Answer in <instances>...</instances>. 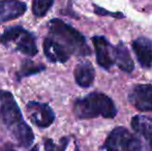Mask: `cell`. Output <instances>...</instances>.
Instances as JSON below:
<instances>
[{"label": "cell", "instance_id": "cell-1", "mask_svg": "<svg viewBox=\"0 0 152 151\" xmlns=\"http://www.w3.org/2000/svg\"><path fill=\"white\" fill-rule=\"evenodd\" d=\"M0 121L19 146L26 148L33 143L34 133L25 122L14 95L4 90H0Z\"/></svg>", "mask_w": 152, "mask_h": 151}, {"label": "cell", "instance_id": "cell-2", "mask_svg": "<svg viewBox=\"0 0 152 151\" xmlns=\"http://www.w3.org/2000/svg\"><path fill=\"white\" fill-rule=\"evenodd\" d=\"M74 113L79 119H92L97 117L115 118L117 108L114 101L102 92H91L79 98L74 104Z\"/></svg>", "mask_w": 152, "mask_h": 151}, {"label": "cell", "instance_id": "cell-3", "mask_svg": "<svg viewBox=\"0 0 152 151\" xmlns=\"http://www.w3.org/2000/svg\"><path fill=\"white\" fill-rule=\"evenodd\" d=\"M48 27L51 37L60 42L70 55L89 56L91 54L85 36L69 24L60 19H53L49 22Z\"/></svg>", "mask_w": 152, "mask_h": 151}, {"label": "cell", "instance_id": "cell-4", "mask_svg": "<svg viewBox=\"0 0 152 151\" xmlns=\"http://www.w3.org/2000/svg\"><path fill=\"white\" fill-rule=\"evenodd\" d=\"M0 42L4 47L22 53L27 56L37 54L36 38L30 31L21 26L8 27L0 35Z\"/></svg>", "mask_w": 152, "mask_h": 151}, {"label": "cell", "instance_id": "cell-5", "mask_svg": "<svg viewBox=\"0 0 152 151\" xmlns=\"http://www.w3.org/2000/svg\"><path fill=\"white\" fill-rule=\"evenodd\" d=\"M107 151H142V143L137 136L123 126H117L111 131L104 143Z\"/></svg>", "mask_w": 152, "mask_h": 151}, {"label": "cell", "instance_id": "cell-6", "mask_svg": "<svg viewBox=\"0 0 152 151\" xmlns=\"http://www.w3.org/2000/svg\"><path fill=\"white\" fill-rule=\"evenodd\" d=\"M27 115L34 125L40 128L49 127L55 119V114L49 105L38 101H29L26 106Z\"/></svg>", "mask_w": 152, "mask_h": 151}, {"label": "cell", "instance_id": "cell-7", "mask_svg": "<svg viewBox=\"0 0 152 151\" xmlns=\"http://www.w3.org/2000/svg\"><path fill=\"white\" fill-rule=\"evenodd\" d=\"M128 101L139 111L152 112V85H134L128 93Z\"/></svg>", "mask_w": 152, "mask_h": 151}, {"label": "cell", "instance_id": "cell-8", "mask_svg": "<svg viewBox=\"0 0 152 151\" xmlns=\"http://www.w3.org/2000/svg\"><path fill=\"white\" fill-rule=\"evenodd\" d=\"M92 44L95 50L97 64L106 71H109L114 63V46L102 35H95L92 37Z\"/></svg>", "mask_w": 152, "mask_h": 151}, {"label": "cell", "instance_id": "cell-9", "mask_svg": "<svg viewBox=\"0 0 152 151\" xmlns=\"http://www.w3.org/2000/svg\"><path fill=\"white\" fill-rule=\"evenodd\" d=\"M136 57L143 69L152 66V39L146 36H140L134 39L132 44Z\"/></svg>", "mask_w": 152, "mask_h": 151}, {"label": "cell", "instance_id": "cell-10", "mask_svg": "<svg viewBox=\"0 0 152 151\" xmlns=\"http://www.w3.org/2000/svg\"><path fill=\"white\" fill-rule=\"evenodd\" d=\"M44 53L46 57L53 63H64L69 59L70 54L65 48L52 37H46L44 40Z\"/></svg>", "mask_w": 152, "mask_h": 151}, {"label": "cell", "instance_id": "cell-11", "mask_svg": "<svg viewBox=\"0 0 152 151\" xmlns=\"http://www.w3.org/2000/svg\"><path fill=\"white\" fill-rule=\"evenodd\" d=\"M27 9L24 2L19 0H0V23L21 17Z\"/></svg>", "mask_w": 152, "mask_h": 151}, {"label": "cell", "instance_id": "cell-12", "mask_svg": "<svg viewBox=\"0 0 152 151\" xmlns=\"http://www.w3.org/2000/svg\"><path fill=\"white\" fill-rule=\"evenodd\" d=\"M74 77L76 83L82 88H88L94 82L95 71L89 61H82L75 67Z\"/></svg>", "mask_w": 152, "mask_h": 151}, {"label": "cell", "instance_id": "cell-13", "mask_svg": "<svg viewBox=\"0 0 152 151\" xmlns=\"http://www.w3.org/2000/svg\"><path fill=\"white\" fill-rule=\"evenodd\" d=\"M132 127L138 135L142 136L148 144V150L152 151V118L136 115L132 119Z\"/></svg>", "mask_w": 152, "mask_h": 151}, {"label": "cell", "instance_id": "cell-14", "mask_svg": "<svg viewBox=\"0 0 152 151\" xmlns=\"http://www.w3.org/2000/svg\"><path fill=\"white\" fill-rule=\"evenodd\" d=\"M114 63L119 69L125 73H132L134 69V63L129 54V51L122 42L114 46Z\"/></svg>", "mask_w": 152, "mask_h": 151}, {"label": "cell", "instance_id": "cell-15", "mask_svg": "<svg viewBox=\"0 0 152 151\" xmlns=\"http://www.w3.org/2000/svg\"><path fill=\"white\" fill-rule=\"evenodd\" d=\"M74 138L64 137L60 140V144L57 145L51 139H44L42 143L35 145L31 151H68L69 147L72 145Z\"/></svg>", "mask_w": 152, "mask_h": 151}, {"label": "cell", "instance_id": "cell-16", "mask_svg": "<svg viewBox=\"0 0 152 151\" xmlns=\"http://www.w3.org/2000/svg\"><path fill=\"white\" fill-rule=\"evenodd\" d=\"M45 69H46V66L44 64H37L31 60H24L21 65V69L17 73V79L20 81L21 79L25 78V77L36 75V74L45 71Z\"/></svg>", "mask_w": 152, "mask_h": 151}, {"label": "cell", "instance_id": "cell-17", "mask_svg": "<svg viewBox=\"0 0 152 151\" xmlns=\"http://www.w3.org/2000/svg\"><path fill=\"white\" fill-rule=\"evenodd\" d=\"M54 0H33L32 2V12L35 17L46 16V14L52 7Z\"/></svg>", "mask_w": 152, "mask_h": 151}, {"label": "cell", "instance_id": "cell-18", "mask_svg": "<svg viewBox=\"0 0 152 151\" xmlns=\"http://www.w3.org/2000/svg\"><path fill=\"white\" fill-rule=\"evenodd\" d=\"M94 12L98 16H102V17H113V18H117V19H121V18H124V15L122 12H110V10H107L104 9V7H100L98 5H95L94 4Z\"/></svg>", "mask_w": 152, "mask_h": 151}, {"label": "cell", "instance_id": "cell-19", "mask_svg": "<svg viewBox=\"0 0 152 151\" xmlns=\"http://www.w3.org/2000/svg\"><path fill=\"white\" fill-rule=\"evenodd\" d=\"M1 151H17L16 149H15L14 147H12L10 144H5V145L2 147Z\"/></svg>", "mask_w": 152, "mask_h": 151}]
</instances>
